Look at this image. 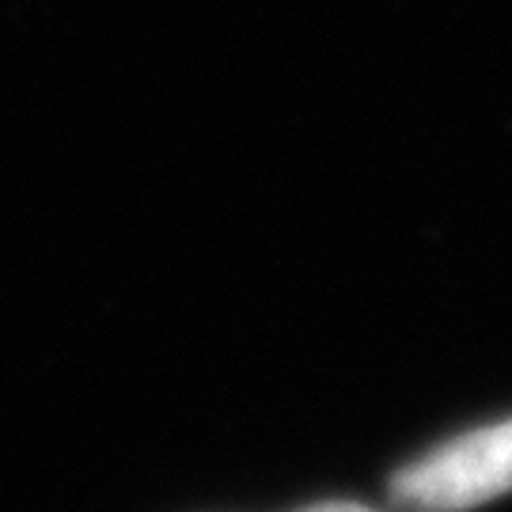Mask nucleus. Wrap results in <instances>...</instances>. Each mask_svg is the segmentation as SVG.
Returning <instances> with one entry per match:
<instances>
[{"label":"nucleus","mask_w":512,"mask_h":512,"mask_svg":"<svg viewBox=\"0 0 512 512\" xmlns=\"http://www.w3.org/2000/svg\"><path fill=\"white\" fill-rule=\"evenodd\" d=\"M505 494H512V418L444 440L391 478V501L403 512H467Z\"/></svg>","instance_id":"nucleus-1"},{"label":"nucleus","mask_w":512,"mask_h":512,"mask_svg":"<svg viewBox=\"0 0 512 512\" xmlns=\"http://www.w3.org/2000/svg\"><path fill=\"white\" fill-rule=\"evenodd\" d=\"M300 512H380L372 505H361V501H323V505H311V509Z\"/></svg>","instance_id":"nucleus-2"}]
</instances>
